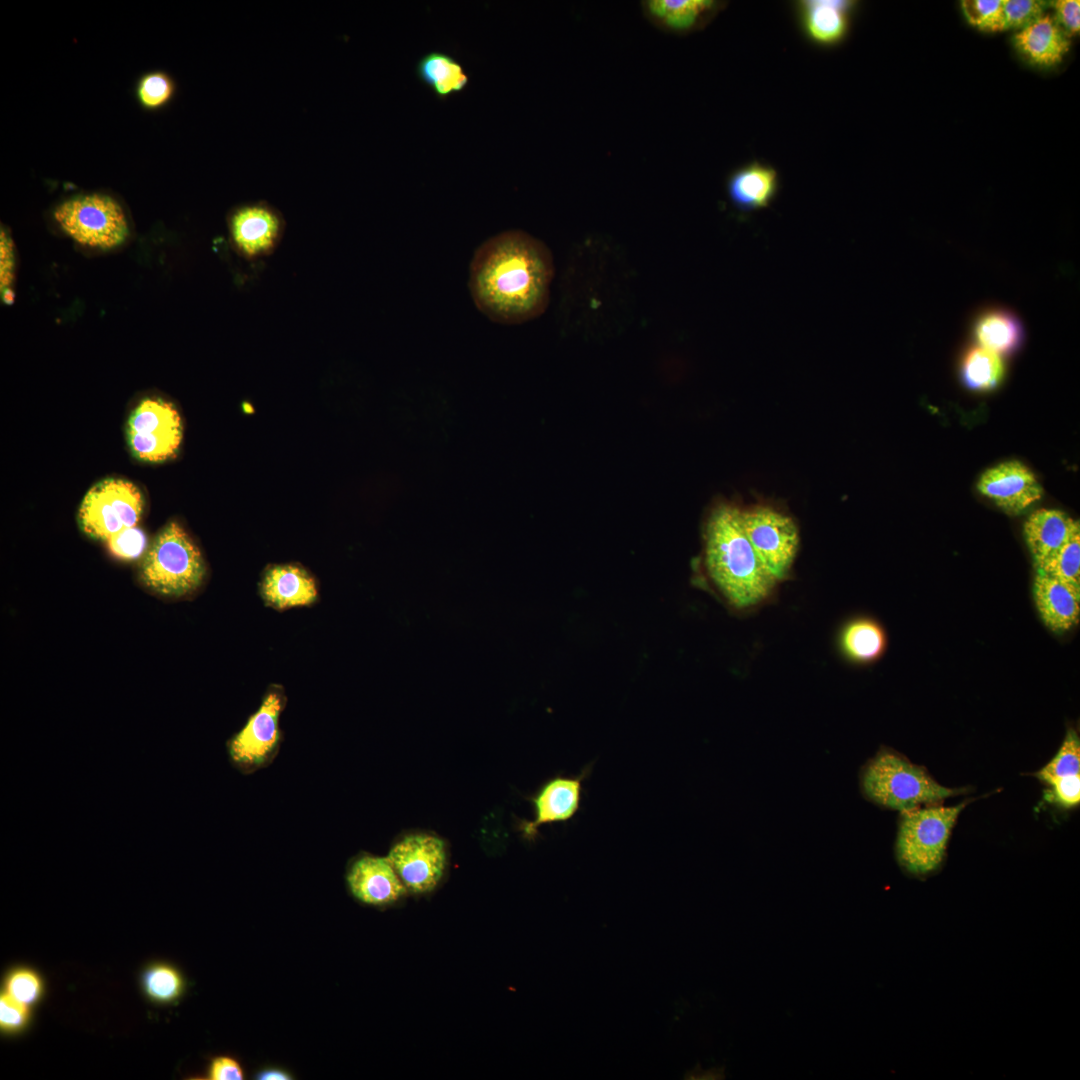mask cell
I'll return each mask as SVG.
<instances>
[{
    "mask_svg": "<svg viewBox=\"0 0 1080 1080\" xmlns=\"http://www.w3.org/2000/svg\"><path fill=\"white\" fill-rule=\"evenodd\" d=\"M553 276L552 254L542 241L522 230H506L475 250L469 289L475 306L488 319L515 325L546 310Z\"/></svg>",
    "mask_w": 1080,
    "mask_h": 1080,
    "instance_id": "6da1fadb",
    "label": "cell"
},
{
    "mask_svg": "<svg viewBox=\"0 0 1080 1080\" xmlns=\"http://www.w3.org/2000/svg\"><path fill=\"white\" fill-rule=\"evenodd\" d=\"M704 566L714 590L736 611H751L765 604L778 585L745 534L741 509L733 505H719L707 519Z\"/></svg>",
    "mask_w": 1080,
    "mask_h": 1080,
    "instance_id": "7a4b0ae2",
    "label": "cell"
},
{
    "mask_svg": "<svg viewBox=\"0 0 1080 1080\" xmlns=\"http://www.w3.org/2000/svg\"><path fill=\"white\" fill-rule=\"evenodd\" d=\"M206 577L207 566L199 547L176 521L168 522L157 533L139 570L144 587L172 599L195 594Z\"/></svg>",
    "mask_w": 1080,
    "mask_h": 1080,
    "instance_id": "3957f363",
    "label": "cell"
},
{
    "mask_svg": "<svg viewBox=\"0 0 1080 1080\" xmlns=\"http://www.w3.org/2000/svg\"><path fill=\"white\" fill-rule=\"evenodd\" d=\"M861 782L870 800L900 812L965 792L964 788H947L939 784L925 768L888 749H881L869 761Z\"/></svg>",
    "mask_w": 1080,
    "mask_h": 1080,
    "instance_id": "277c9868",
    "label": "cell"
},
{
    "mask_svg": "<svg viewBox=\"0 0 1080 1080\" xmlns=\"http://www.w3.org/2000/svg\"><path fill=\"white\" fill-rule=\"evenodd\" d=\"M969 801L901 811L896 857L903 870L913 876H926L939 868L951 831Z\"/></svg>",
    "mask_w": 1080,
    "mask_h": 1080,
    "instance_id": "5b68a950",
    "label": "cell"
},
{
    "mask_svg": "<svg viewBox=\"0 0 1080 1080\" xmlns=\"http://www.w3.org/2000/svg\"><path fill=\"white\" fill-rule=\"evenodd\" d=\"M53 217L68 237L89 248L111 250L129 236V223L122 206L106 194L68 198L56 206Z\"/></svg>",
    "mask_w": 1080,
    "mask_h": 1080,
    "instance_id": "8992f818",
    "label": "cell"
},
{
    "mask_svg": "<svg viewBox=\"0 0 1080 1080\" xmlns=\"http://www.w3.org/2000/svg\"><path fill=\"white\" fill-rule=\"evenodd\" d=\"M286 702L284 687L271 684L258 709L227 740V755L237 771L242 774L254 773L267 767L277 756L282 740L279 722Z\"/></svg>",
    "mask_w": 1080,
    "mask_h": 1080,
    "instance_id": "52a82bcc",
    "label": "cell"
},
{
    "mask_svg": "<svg viewBox=\"0 0 1080 1080\" xmlns=\"http://www.w3.org/2000/svg\"><path fill=\"white\" fill-rule=\"evenodd\" d=\"M143 506V496L136 485L120 478H107L86 492L77 520L87 536L106 541L120 530L136 526Z\"/></svg>",
    "mask_w": 1080,
    "mask_h": 1080,
    "instance_id": "ba28073f",
    "label": "cell"
},
{
    "mask_svg": "<svg viewBox=\"0 0 1080 1080\" xmlns=\"http://www.w3.org/2000/svg\"><path fill=\"white\" fill-rule=\"evenodd\" d=\"M745 534L756 555L779 583L789 578L799 548V529L788 514L766 505L741 510Z\"/></svg>",
    "mask_w": 1080,
    "mask_h": 1080,
    "instance_id": "9c48e42d",
    "label": "cell"
},
{
    "mask_svg": "<svg viewBox=\"0 0 1080 1080\" xmlns=\"http://www.w3.org/2000/svg\"><path fill=\"white\" fill-rule=\"evenodd\" d=\"M182 421L175 406L162 398H145L132 411L126 427L133 455L146 462L173 458L182 441Z\"/></svg>",
    "mask_w": 1080,
    "mask_h": 1080,
    "instance_id": "30bf717a",
    "label": "cell"
},
{
    "mask_svg": "<svg viewBox=\"0 0 1080 1080\" xmlns=\"http://www.w3.org/2000/svg\"><path fill=\"white\" fill-rule=\"evenodd\" d=\"M387 858L407 891L416 895L438 886L448 860L445 841L426 832L403 835L392 844Z\"/></svg>",
    "mask_w": 1080,
    "mask_h": 1080,
    "instance_id": "8fae6325",
    "label": "cell"
},
{
    "mask_svg": "<svg viewBox=\"0 0 1080 1080\" xmlns=\"http://www.w3.org/2000/svg\"><path fill=\"white\" fill-rule=\"evenodd\" d=\"M589 773L587 767L579 775H558L547 780L530 798L534 816L519 824L522 835L532 840L541 826L573 819L581 808L583 782Z\"/></svg>",
    "mask_w": 1080,
    "mask_h": 1080,
    "instance_id": "7c38bea8",
    "label": "cell"
},
{
    "mask_svg": "<svg viewBox=\"0 0 1080 1080\" xmlns=\"http://www.w3.org/2000/svg\"><path fill=\"white\" fill-rule=\"evenodd\" d=\"M978 490L1009 514H1019L1038 501L1043 489L1033 472L1016 460L1000 463L980 477Z\"/></svg>",
    "mask_w": 1080,
    "mask_h": 1080,
    "instance_id": "4fadbf2b",
    "label": "cell"
},
{
    "mask_svg": "<svg viewBox=\"0 0 1080 1080\" xmlns=\"http://www.w3.org/2000/svg\"><path fill=\"white\" fill-rule=\"evenodd\" d=\"M346 881L354 898L372 906L393 904L408 893L387 856L359 855L351 862Z\"/></svg>",
    "mask_w": 1080,
    "mask_h": 1080,
    "instance_id": "5bb4252c",
    "label": "cell"
},
{
    "mask_svg": "<svg viewBox=\"0 0 1080 1080\" xmlns=\"http://www.w3.org/2000/svg\"><path fill=\"white\" fill-rule=\"evenodd\" d=\"M229 230L241 253L247 257H258L269 253L277 244L283 230V219L267 203L245 204L231 213Z\"/></svg>",
    "mask_w": 1080,
    "mask_h": 1080,
    "instance_id": "9a60e30c",
    "label": "cell"
},
{
    "mask_svg": "<svg viewBox=\"0 0 1080 1080\" xmlns=\"http://www.w3.org/2000/svg\"><path fill=\"white\" fill-rule=\"evenodd\" d=\"M259 593L266 606L284 611L315 604L319 600V583L301 565L273 564L262 573Z\"/></svg>",
    "mask_w": 1080,
    "mask_h": 1080,
    "instance_id": "2e32d148",
    "label": "cell"
},
{
    "mask_svg": "<svg viewBox=\"0 0 1080 1080\" xmlns=\"http://www.w3.org/2000/svg\"><path fill=\"white\" fill-rule=\"evenodd\" d=\"M854 6L851 0H800L795 11L804 36L812 44L828 48L846 37Z\"/></svg>",
    "mask_w": 1080,
    "mask_h": 1080,
    "instance_id": "e0dca14e",
    "label": "cell"
},
{
    "mask_svg": "<svg viewBox=\"0 0 1080 1080\" xmlns=\"http://www.w3.org/2000/svg\"><path fill=\"white\" fill-rule=\"evenodd\" d=\"M725 6L717 0H644L646 19L665 32L685 35L704 28Z\"/></svg>",
    "mask_w": 1080,
    "mask_h": 1080,
    "instance_id": "ac0fdd59",
    "label": "cell"
},
{
    "mask_svg": "<svg viewBox=\"0 0 1080 1080\" xmlns=\"http://www.w3.org/2000/svg\"><path fill=\"white\" fill-rule=\"evenodd\" d=\"M779 174L766 163L753 160L733 170L726 180L732 205L743 212L767 208L779 191Z\"/></svg>",
    "mask_w": 1080,
    "mask_h": 1080,
    "instance_id": "d6986e66",
    "label": "cell"
},
{
    "mask_svg": "<svg viewBox=\"0 0 1080 1080\" xmlns=\"http://www.w3.org/2000/svg\"><path fill=\"white\" fill-rule=\"evenodd\" d=\"M1079 530V521L1063 511L1043 508L1033 512L1024 524V536L1036 570L1051 561Z\"/></svg>",
    "mask_w": 1080,
    "mask_h": 1080,
    "instance_id": "ffe728a7",
    "label": "cell"
},
{
    "mask_svg": "<svg viewBox=\"0 0 1080 1080\" xmlns=\"http://www.w3.org/2000/svg\"><path fill=\"white\" fill-rule=\"evenodd\" d=\"M1034 598L1044 624L1054 632L1077 625L1080 618V588L1036 572Z\"/></svg>",
    "mask_w": 1080,
    "mask_h": 1080,
    "instance_id": "44dd1931",
    "label": "cell"
},
{
    "mask_svg": "<svg viewBox=\"0 0 1080 1080\" xmlns=\"http://www.w3.org/2000/svg\"><path fill=\"white\" fill-rule=\"evenodd\" d=\"M1070 37L1059 27L1053 15L1045 14L1021 29L1013 37L1015 48L1030 63L1051 67L1060 63L1069 51Z\"/></svg>",
    "mask_w": 1080,
    "mask_h": 1080,
    "instance_id": "7402d4cb",
    "label": "cell"
},
{
    "mask_svg": "<svg viewBox=\"0 0 1080 1080\" xmlns=\"http://www.w3.org/2000/svg\"><path fill=\"white\" fill-rule=\"evenodd\" d=\"M415 73L440 100L464 91L470 80L463 65L452 54L440 50L422 55L416 63Z\"/></svg>",
    "mask_w": 1080,
    "mask_h": 1080,
    "instance_id": "603a6c76",
    "label": "cell"
},
{
    "mask_svg": "<svg viewBox=\"0 0 1080 1080\" xmlns=\"http://www.w3.org/2000/svg\"><path fill=\"white\" fill-rule=\"evenodd\" d=\"M887 637L883 627L869 617L850 619L838 634V648L842 656L855 664H868L878 660L885 652Z\"/></svg>",
    "mask_w": 1080,
    "mask_h": 1080,
    "instance_id": "cb8c5ba5",
    "label": "cell"
},
{
    "mask_svg": "<svg viewBox=\"0 0 1080 1080\" xmlns=\"http://www.w3.org/2000/svg\"><path fill=\"white\" fill-rule=\"evenodd\" d=\"M973 335L979 346L1002 357L1019 348L1023 341V328L1018 317L1011 311L993 308L976 317Z\"/></svg>",
    "mask_w": 1080,
    "mask_h": 1080,
    "instance_id": "d4e9b609",
    "label": "cell"
},
{
    "mask_svg": "<svg viewBox=\"0 0 1080 1080\" xmlns=\"http://www.w3.org/2000/svg\"><path fill=\"white\" fill-rule=\"evenodd\" d=\"M1004 372L1001 356L979 345L967 350L961 364L963 383L974 391L995 389L1001 383Z\"/></svg>",
    "mask_w": 1080,
    "mask_h": 1080,
    "instance_id": "484cf974",
    "label": "cell"
},
{
    "mask_svg": "<svg viewBox=\"0 0 1080 1080\" xmlns=\"http://www.w3.org/2000/svg\"><path fill=\"white\" fill-rule=\"evenodd\" d=\"M1080 774V739L1074 729H1069L1054 758L1034 775L1043 783Z\"/></svg>",
    "mask_w": 1080,
    "mask_h": 1080,
    "instance_id": "4316f807",
    "label": "cell"
},
{
    "mask_svg": "<svg viewBox=\"0 0 1080 1080\" xmlns=\"http://www.w3.org/2000/svg\"><path fill=\"white\" fill-rule=\"evenodd\" d=\"M143 987L147 995L154 1001L169 1003L181 995L183 979L173 967L156 964L145 971Z\"/></svg>",
    "mask_w": 1080,
    "mask_h": 1080,
    "instance_id": "83f0119b",
    "label": "cell"
},
{
    "mask_svg": "<svg viewBox=\"0 0 1080 1080\" xmlns=\"http://www.w3.org/2000/svg\"><path fill=\"white\" fill-rule=\"evenodd\" d=\"M1036 572L1080 588V530L1073 534L1051 561Z\"/></svg>",
    "mask_w": 1080,
    "mask_h": 1080,
    "instance_id": "f1b7e54d",
    "label": "cell"
},
{
    "mask_svg": "<svg viewBox=\"0 0 1080 1080\" xmlns=\"http://www.w3.org/2000/svg\"><path fill=\"white\" fill-rule=\"evenodd\" d=\"M961 8L972 26L987 32L1005 30L1003 0H963Z\"/></svg>",
    "mask_w": 1080,
    "mask_h": 1080,
    "instance_id": "f546056e",
    "label": "cell"
},
{
    "mask_svg": "<svg viewBox=\"0 0 1080 1080\" xmlns=\"http://www.w3.org/2000/svg\"><path fill=\"white\" fill-rule=\"evenodd\" d=\"M174 92V81L164 72L144 75L137 86L138 100L143 107L148 109L162 107L172 98Z\"/></svg>",
    "mask_w": 1080,
    "mask_h": 1080,
    "instance_id": "4dcf8cb0",
    "label": "cell"
},
{
    "mask_svg": "<svg viewBox=\"0 0 1080 1080\" xmlns=\"http://www.w3.org/2000/svg\"><path fill=\"white\" fill-rule=\"evenodd\" d=\"M109 552L120 560H136L147 551V536L142 528L128 527L113 534L106 540Z\"/></svg>",
    "mask_w": 1080,
    "mask_h": 1080,
    "instance_id": "1f68e13d",
    "label": "cell"
},
{
    "mask_svg": "<svg viewBox=\"0 0 1080 1080\" xmlns=\"http://www.w3.org/2000/svg\"><path fill=\"white\" fill-rule=\"evenodd\" d=\"M1048 6L1046 1L1003 0L1005 30H1021L1031 25L1045 15Z\"/></svg>",
    "mask_w": 1080,
    "mask_h": 1080,
    "instance_id": "d6a6232c",
    "label": "cell"
},
{
    "mask_svg": "<svg viewBox=\"0 0 1080 1080\" xmlns=\"http://www.w3.org/2000/svg\"><path fill=\"white\" fill-rule=\"evenodd\" d=\"M42 992L39 976L29 969L11 972L5 982V993L27 1006L34 1004Z\"/></svg>",
    "mask_w": 1080,
    "mask_h": 1080,
    "instance_id": "836d02e7",
    "label": "cell"
},
{
    "mask_svg": "<svg viewBox=\"0 0 1080 1080\" xmlns=\"http://www.w3.org/2000/svg\"><path fill=\"white\" fill-rule=\"evenodd\" d=\"M15 271V250L13 240L5 228H1L0 234V288L2 300L10 303L12 297V284Z\"/></svg>",
    "mask_w": 1080,
    "mask_h": 1080,
    "instance_id": "e575fe53",
    "label": "cell"
},
{
    "mask_svg": "<svg viewBox=\"0 0 1080 1080\" xmlns=\"http://www.w3.org/2000/svg\"><path fill=\"white\" fill-rule=\"evenodd\" d=\"M1045 799L1063 808H1072L1080 802V774L1062 777L1047 784Z\"/></svg>",
    "mask_w": 1080,
    "mask_h": 1080,
    "instance_id": "d590c367",
    "label": "cell"
},
{
    "mask_svg": "<svg viewBox=\"0 0 1080 1080\" xmlns=\"http://www.w3.org/2000/svg\"><path fill=\"white\" fill-rule=\"evenodd\" d=\"M29 1016L28 1006L18 1002L5 992L0 997V1027L5 1032L22 1029Z\"/></svg>",
    "mask_w": 1080,
    "mask_h": 1080,
    "instance_id": "8d00e7d4",
    "label": "cell"
},
{
    "mask_svg": "<svg viewBox=\"0 0 1080 1080\" xmlns=\"http://www.w3.org/2000/svg\"><path fill=\"white\" fill-rule=\"evenodd\" d=\"M1050 5L1054 9L1056 23L1066 35L1071 37L1077 34L1080 30V1L1057 0L1051 1Z\"/></svg>",
    "mask_w": 1080,
    "mask_h": 1080,
    "instance_id": "74e56055",
    "label": "cell"
},
{
    "mask_svg": "<svg viewBox=\"0 0 1080 1080\" xmlns=\"http://www.w3.org/2000/svg\"><path fill=\"white\" fill-rule=\"evenodd\" d=\"M244 1072L240 1063L229 1056L214 1058L208 1068V1079L211 1080H241Z\"/></svg>",
    "mask_w": 1080,
    "mask_h": 1080,
    "instance_id": "f35d334b",
    "label": "cell"
},
{
    "mask_svg": "<svg viewBox=\"0 0 1080 1080\" xmlns=\"http://www.w3.org/2000/svg\"><path fill=\"white\" fill-rule=\"evenodd\" d=\"M256 1078L260 1080H288L292 1077L288 1072L280 1068H267L260 1071Z\"/></svg>",
    "mask_w": 1080,
    "mask_h": 1080,
    "instance_id": "ab89813d",
    "label": "cell"
}]
</instances>
